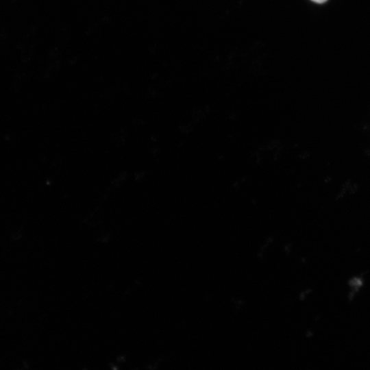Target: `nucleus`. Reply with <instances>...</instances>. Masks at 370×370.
Instances as JSON below:
<instances>
[{"label":"nucleus","mask_w":370,"mask_h":370,"mask_svg":"<svg viewBox=\"0 0 370 370\" xmlns=\"http://www.w3.org/2000/svg\"><path fill=\"white\" fill-rule=\"evenodd\" d=\"M313 1H315L317 3H323L326 0H312Z\"/></svg>","instance_id":"f257e3e1"}]
</instances>
